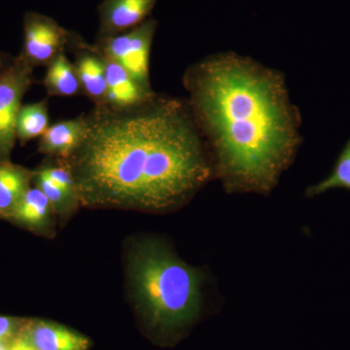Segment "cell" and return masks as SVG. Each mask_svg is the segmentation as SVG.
<instances>
[{
	"instance_id": "1",
	"label": "cell",
	"mask_w": 350,
	"mask_h": 350,
	"mask_svg": "<svg viewBox=\"0 0 350 350\" xmlns=\"http://www.w3.org/2000/svg\"><path fill=\"white\" fill-rule=\"evenodd\" d=\"M81 144L66 160L87 207L163 211L194 195L211 174L188 103L152 96L135 107H94Z\"/></svg>"
},
{
	"instance_id": "2",
	"label": "cell",
	"mask_w": 350,
	"mask_h": 350,
	"mask_svg": "<svg viewBox=\"0 0 350 350\" xmlns=\"http://www.w3.org/2000/svg\"><path fill=\"white\" fill-rule=\"evenodd\" d=\"M184 85L198 128L213 145L225 187L269 192L300 142L280 75L229 55L193 66Z\"/></svg>"
},
{
	"instance_id": "3",
	"label": "cell",
	"mask_w": 350,
	"mask_h": 350,
	"mask_svg": "<svg viewBox=\"0 0 350 350\" xmlns=\"http://www.w3.org/2000/svg\"><path fill=\"white\" fill-rule=\"evenodd\" d=\"M129 268L138 308L152 328L176 331L199 314L204 275L162 243H137Z\"/></svg>"
},
{
	"instance_id": "4",
	"label": "cell",
	"mask_w": 350,
	"mask_h": 350,
	"mask_svg": "<svg viewBox=\"0 0 350 350\" xmlns=\"http://www.w3.org/2000/svg\"><path fill=\"white\" fill-rule=\"evenodd\" d=\"M157 25V21L149 18L124 33L96 38L94 45L101 54L123 66L145 89L152 90L149 61Z\"/></svg>"
},
{
	"instance_id": "5",
	"label": "cell",
	"mask_w": 350,
	"mask_h": 350,
	"mask_svg": "<svg viewBox=\"0 0 350 350\" xmlns=\"http://www.w3.org/2000/svg\"><path fill=\"white\" fill-rule=\"evenodd\" d=\"M33 68L19 55L0 72V161L10 160L22 100L36 82Z\"/></svg>"
},
{
	"instance_id": "6",
	"label": "cell",
	"mask_w": 350,
	"mask_h": 350,
	"mask_svg": "<svg viewBox=\"0 0 350 350\" xmlns=\"http://www.w3.org/2000/svg\"><path fill=\"white\" fill-rule=\"evenodd\" d=\"M73 33L48 16L25 13L24 47L20 55L33 68L48 66L70 46Z\"/></svg>"
},
{
	"instance_id": "7",
	"label": "cell",
	"mask_w": 350,
	"mask_h": 350,
	"mask_svg": "<svg viewBox=\"0 0 350 350\" xmlns=\"http://www.w3.org/2000/svg\"><path fill=\"white\" fill-rule=\"evenodd\" d=\"M69 48L75 54L73 64L79 77L83 94L94 103V107L105 105L107 76L103 55L94 44L87 43L76 33H73Z\"/></svg>"
},
{
	"instance_id": "8",
	"label": "cell",
	"mask_w": 350,
	"mask_h": 350,
	"mask_svg": "<svg viewBox=\"0 0 350 350\" xmlns=\"http://www.w3.org/2000/svg\"><path fill=\"white\" fill-rule=\"evenodd\" d=\"M19 338L36 350H89L92 342L72 329L38 319H25Z\"/></svg>"
},
{
	"instance_id": "9",
	"label": "cell",
	"mask_w": 350,
	"mask_h": 350,
	"mask_svg": "<svg viewBox=\"0 0 350 350\" xmlns=\"http://www.w3.org/2000/svg\"><path fill=\"white\" fill-rule=\"evenodd\" d=\"M158 0H103L98 6V38H105L131 31L149 19Z\"/></svg>"
},
{
	"instance_id": "10",
	"label": "cell",
	"mask_w": 350,
	"mask_h": 350,
	"mask_svg": "<svg viewBox=\"0 0 350 350\" xmlns=\"http://www.w3.org/2000/svg\"><path fill=\"white\" fill-rule=\"evenodd\" d=\"M103 57L107 76V96L103 105L112 108H128L144 103L155 96L152 90L142 86L123 66L105 55Z\"/></svg>"
},
{
	"instance_id": "11",
	"label": "cell",
	"mask_w": 350,
	"mask_h": 350,
	"mask_svg": "<svg viewBox=\"0 0 350 350\" xmlns=\"http://www.w3.org/2000/svg\"><path fill=\"white\" fill-rule=\"evenodd\" d=\"M85 129L86 124L83 114L76 118L57 122L49 126L40 137L38 151L44 155L66 160L81 144Z\"/></svg>"
},
{
	"instance_id": "12",
	"label": "cell",
	"mask_w": 350,
	"mask_h": 350,
	"mask_svg": "<svg viewBox=\"0 0 350 350\" xmlns=\"http://www.w3.org/2000/svg\"><path fill=\"white\" fill-rule=\"evenodd\" d=\"M34 170L0 161V218L10 219L25 193L31 189Z\"/></svg>"
},
{
	"instance_id": "13",
	"label": "cell",
	"mask_w": 350,
	"mask_h": 350,
	"mask_svg": "<svg viewBox=\"0 0 350 350\" xmlns=\"http://www.w3.org/2000/svg\"><path fill=\"white\" fill-rule=\"evenodd\" d=\"M43 85L49 96H75L82 93L75 64L62 53L51 62Z\"/></svg>"
},
{
	"instance_id": "14",
	"label": "cell",
	"mask_w": 350,
	"mask_h": 350,
	"mask_svg": "<svg viewBox=\"0 0 350 350\" xmlns=\"http://www.w3.org/2000/svg\"><path fill=\"white\" fill-rule=\"evenodd\" d=\"M52 204L40 189L31 188L16 207L11 220L33 231L45 229L49 223Z\"/></svg>"
},
{
	"instance_id": "15",
	"label": "cell",
	"mask_w": 350,
	"mask_h": 350,
	"mask_svg": "<svg viewBox=\"0 0 350 350\" xmlns=\"http://www.w3.org/2000/svg\"><path fill=\"white\" fill-rule=\"evenodd\" d=\"M49 126L47 100L22 105L16 121V137L24 146L29 140L42 137Z\"/></svg>"
},
{
	"instance_id": "16",
	"label": "cell",
	"mask_w": 350,
	"mask_h": 350,
	"mask_svg": "<svg viewBox=\"0 0 350 350\" xmlns=\"http://www.w3.org/2000/svg\"><path fill=\"white\" fill-rule=\"evenodd\" d=\"M331 189H347L350 191V139L340 152L331 174L317 185L310 186L306 194L312 198L323 194Z\"/></svg>"
},
{
	"instance_id": "17",
	"label": "cell",
	"mask_w": 350,
	"mask_h": 350,
	"mask_svg": "<svg viewBox=\"0 0 350 350\" xmlns=\"http://www.w3.org/2000/svg\"><path fill=\"white\" fill-rule=\"evenodd\" d=\"M33 180L36 181V187L40 189L43 194L49 200L54 211L62 213V211H68L73 204H79L77 197L68 194L64 189L59 187L57 184L50 180L48 177L39 174L38 170H34Z\"/></svg>"
},
{
	"instance_id": "18",
	"label": "cell",
	"mask_w": 350,
	"mask_h": 350,
	"mask_svg": "<svg viewBox=\"0 0 350 350\" xmlns=\"http://www.w3.org/2000/svg\"><path fill=\"white\" fill-rule=\"evenodd\" d=\"M38 172L44 176L48 177L50 180L57 184L59 187L64 189L68 194L77 197L72 174L63 160L57 159V165H44L41 169L38 170Z\"/></svg>"
},
{
	"instance_id": "19",
	"label": "cell",
	"mask_w": 350,
	"mask_h": 350,
	"mask_svg": "<svg viewBox=\"0 0 350 350\" xmlns=\"http://www.w3.org/2000/svg\"><path fill=\"white\" fill-rule=\"evenodd\" d=\"M25 320L17 317H0V340L12 342L19 337Z\"/></svg>"
},
{
	"instance_id": "20",
	"label": "cell",
	"mask_w": 350,
	"mask_h": 350,
	"mask_svg": "<svg viewBox=\"0 0 350 350\" xmlns=\"http://www.w3.org/2000/svg\"><path fill=\"white\" fill-rule=\"evenodd\" d=\"M9 350H36L25 342L24 340L18 337L15 338V340H12L10 344V347H9Z\"/></svg>"
},
{
	"instance_id": "21",
	"label": "cell",
	"mask_w": 350,
	"mask_h": 350,
	"mask_svg": "<svg viewBox=\"0 0 350 350\" xmlns=\"http://www.w3.org/2000/svg\"><path fill=\"white\" fill-rule=\"evenodd\" d=\"M12 61L8 59L7 55L3 54V53H0V72H1Z\"/></svg>"
},
{
	"instance_id": "22",
	"label": "cell",
	"mask_w": 350,
	"mask_h": 350,
	"mask_svg": "<svg viewBox=\"0 0 350 350\" xmlns=\"http://www.w3.org/2000/svg\"><path fill=\"white\" fill-rule=\"evenodd\" d=\"M11 342H4V340H0V350H9Z\"/></svg>"
}]
</instances>
